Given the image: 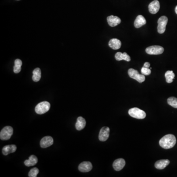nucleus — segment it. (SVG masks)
Wrapping results in <instances>:
<instances>
[{"mask_svg": "<svg viewBox=\"0 0 177 177\" xmlns=\"http://www.w3.org/2000/svg\"><path fill=\"white\" fill-rule=\"evenodd\" d=\"M170 163V161L168 159H162L157 161L155 163V168L158 169H163Z\"/></svg>", "mask_w": 177, "mask_h": 177, "instance_id": "obj_17", "label": "nucleus"}, {"mask_svg": "<svg viewBox=\"0 0 177 177\" xmlns=\"http://www.w3.org/2000/svg\"><path fill=\"white\" fill-rule=\"evenodd\" d=\"M176 140L175 136L173 134H167L163 136L159 140V145L163 149H169L172 148L176 144Z\"/></svg>", "mask_w": 177, "mask_h": 177, "instance_id": "obj_1", "label": "nucleus"}, {"mask_svg": "<svg viewBox=\"0 0 177 177\" xmlns=\"http://www.w3.org/2000/svg\"><path fill=\"white\" fill-rule=\"evenodd\" d=\"M16 149V146L15 145H7L3 148L2 152L4 155H7L11 153H14Z\"/></svg>", "mask_w": 177, "mask_h": 177, "instance_id": "obj_16", "label": "nucleus"}, {"mask_svg": "<svg viewBox=\"0 0 177 177\" xmlns=\"http://www.w3.org/2000/svg\"><path fill=\"white\" fill-rule=\"evenodd\" d=\"M167 102L169 105L174 108H177V99L175 97H170L167 99Z\"/></svg>", "mask_w": 177, "mask_h": 177, "instance_id": "obj_24", "label": "nucleus"}, {"mask_svg": "<svg viewBox=\"0 0 177 177\" xmlns=\"http://www.w3.org/2000/svg\"><path fill=\"white\" fill-rule=\"evenodd\" d=\"M126 165V161L125 159L123 158H119V159H116L114 162H113V168L116 171H119L125 167Z\"/></svg>", "mask_w": 177, "mask_h": 177, "instance_id": "obj_13", "label": "nucleus"}, {"mask_svg": "<svg viewBox=\"0 0 177 177\" xmlns=\"http://www.w3.org/2000/svg\"><path fill=\"white\" fill-rule=\"evenodd\" d=\"M86 124L85 119L82 117H79L77 118V122L75 124L76 128L77 130H81L85 127Z\"/></svg>", "mask_w": 177, "mask_h": 177, "instance_id": "obj_19", "label": "nucleus"}, {"mask_svg": "<svg viewBox=\"0 0 177 177\" xmlns=\"http://www.w3.org/2000/svg\"><path fill=\"white\" fill-rule=\"evenodd\" d=\"M128 74L130 78L136 80V81H137L140 83L145 81V77L144 75L142 74L140 75L138 71L135 69H133V68H130L128 69Z\"/></svg>", "mask_w": 177, "mask_h": 177, "instance_id": "obj_5", "label": "nucleus"}, {"mask_svg": "<svg viewBox=\"0 0 177 177\" xmlns=\"http://www.w3.org/2000/svg\"><path fill=\"white\" fill-rule=\"evenodd\" d=\"M18 1H19V0H18Z\"/></svg>", "mask_w": 177, "mask_h": 177, "instance_id": "obj_29", "label": "nucleus"}, {"mask_svg": "<svg viewBox=\"0 0 177 177\" xmlns=\"http://www.w3.org/2000/svg\"><path fill=\"white\" fill-rule=\"evenodd\" d=\"M38 159L37 157L35 155H32L29 157V159H27L24 161V164L26 166L29 167L34 166L37 163Z\"/></svg>", "mask_w": 177, "mask_h": 177, "instance_id": "obj_20", "label": "nucleus"}, {"mask_svg": "<svg viewBox=\"0 0 177 177\" xmlns=\"http://www.w3.org/2000/svg\"><path fill=\"white\" fill-rule=\"evenodd\" d=\"M141 73L144 75H149L151 73V69L143 67L141 69Z\"/></svg>", "mask_w": 177, "mask_h": 177, "instance_id": "obj_26", "label": "nucleus"}, {"mask_svg": "<svg viewBox=\"0 0 177 177\" xmlns=\"http://www.w3.org/2000/svg\"><path fill=\"white\" fill-rule=\"evenodd\" d=\"M39 173V170L38 168H36V167L32 168L31 170L29 171L28 174L29 177H36Z\"/></svg>", "mask_w": 177, "mask_h": 177, "instance_id": "obj_25", "label": "nucleus"}, {"mask_svg": "<svg viewBox=\"0 0 177 177\" xmlns=\"http://www.w3.org/2000/svg\"><path fill=\"white\" fill-rule=\"evenodd\" d=\"M150 67V63H148V62H146L144 64V67L145 68H149Z\"/></svg>", "mask_w": 177, "mask_h": 177, "instance_id": "obj_27", "label": "nucleus"}, {"mask_svg": "<svg viewBox=\"0 0 177 177\" xmlns=\"http://www.w3.org/2000/svg\"><path fill=\"white\" fill-rule=\"evenodd\" d=\"M115 59L117 61L125 60L127 62L130 61V57L126 52H117L115 54Z\"/></svg>", "mask_w": 177, "mask_h": 177, "instance_id": "obj_15", "label": "nucleus"}, {"mask_svg": "<svg viewBox=\"0 0 177 177\" xmlns=\"http://www.w3.org/2000/svg\"><path fill=\"white\" fill-rule=\"evenodd\" d=\"M167 22L168 18L165 16H162L158 19V33H163L165 32Z\"/></svg>", "mask_w": 177, "mask_h": 177, "instance_id": "obj_6", "label": "nucleus"}, {"mask_svg": "<svg viewBox=\"0 0 177 177\" xmlns=\"http://www.w3.org/2000/svg\"><path fill=\"white\" fill-rule=\"evenodd\" d=\"M22 65V61L20 59H16L14 62V66L13 68V71L15 73H18L20 72L21 70V66Z\"/></svg>", "mask_w": 177, "mask_h": 177, "instance_id": "obj_22", "label": "nucleus"}, {"mask_svg": "<svg viewBox=\"0 0 177 177\" xmlns=\"http://www.w3.org/2000/svg\"><path fill=\"white\" fill-rule=\"evenodd\" d=\"M13 128L10 126H7L2 129L0 132V138L1 140H8L13 134Z\"/></svg>", "mask_w": 177, "mask_h": 177, "instance_id": "obj_4", "label": "nucleus"}, {"mask_svg": "<svg viewBox=\"0 0 177 177\" xmlns=\"http://www.w3.org/2000/svg\"><path fill=\"white\" fill-rule=\"evenodd\" d=\"M110 129L109 127H104L100 130L99 134V140L101 141H106L109 138Z\"/></svg>", "mask_w": 177, "mask_h": 177, "instance_id": "obj_8", "label": "nucleus"}, {"mask_svg": "<svg viewBox=\"0 0 177 177\" xmlns=\"http://www.w3.org/2000/svg\"><path fill=\"white\" fill-rule=\"evenodd\" d=\"M166 81L168 83H171L173 81L175 78V74L173 71H167L165 74Z\"/></svg>", "mask_w": 177, "mask_h": 177, "instance_id": "obj_23", "label": "nucleus"}, {"mask_svg": "<svg viewBox=\"0 0 177 177\" xmlns=\"http://www.w3.org/2000/svg\"><path fill=\"white\" fill-rule=\"evenodd\" d=\"M128 114L131 117L137 119H143L146 116L145 111L136 107L130 109L128 111Z\"/></svg>", "mask_w": 177, "mask_h": 177, "instance_id": "obj_2", "label": "nucleus"}, {"mask_svg": "<svg viewBox=\"0 0 177 177\" xmlns=\"http://www.w3.org/2000/svg\"><path fill=\"white\" fill-rule=\"evenodd\" d=\"M54 140L52 137L50 136L44 137L40 142V145L43 148H46L51 146L53 144Z\"/></svg>", "mask_w": 177, "mask_h": 177, "instance_id": "obj_9", "label": "nucleus"}, {"mask_svg": "<svg viewBox=\"0 0 177 177\" xmlns=\"http://www.w3.org/2000/svg\"><path fill=\"white\" fill-rule=\"evenodd\" d=\"M50 108V103L48 102H43L36 105L35 111L37 114H43L49 110Z\"/></svg>", "mask_w": 177, "mask_h": 177, "instance_id": "obj_3", "label": "nucleus"}, {"mask_svg": "<svg viewBox=\"0 0 177 177\" xmlns=\"http://www.w3.org/2000/svg\"><path fill=\"white\" fill-rule=\"evenodd\" d=\"M107 20L109 26L114 27L117 26L121 23V20L118 16H109L107 18Z\"/></svg>", "mask_w": 177, "mask_h": 177, "instance_id": "obj_11", "label": "nucleus"}, {"mask_svg": "<svg viewBox=\"0 0 177 177\" xmlns=\"http://www.w3.org/2000/svg\"><path fill=\"white\" fill-rule=\"evenodd\" d=\"M146 24V20L145 19L144 17L141 15H139L136 17L135 20L134 26L136 28H139Z\"/></svg>", "mask_w": 177, "mask_h": 177, "instance_id": "obj_14", "label": "nucleus"}, {"mask_svg": "<svg viewBox=\"0 0 177 177\" xmlns=\"http://www.w3.org/2000/svg\"><path fill=\"white\" fill-rule=\"evenodd\" d=\"M164 50V48L162 46L154 45L147 48L146 52L150 55H159L162 54Z\"/></svg>", "mask_w": 177, "mask_h": 177, "instance_id": "obj_7", "label": "nucleus"}, {"mask_svg": "<svg viewBox=\"0 0 177 177\" xmlns=\"http://www.w3.org/2000/svg\"><path fill=\"white\" fill-rule=\"evenodd\" d=\"M160 9V4L158 0L151 2L149 5V10L151 14H156Z\"/></svg>", "mask_w": 177, "mask_h": 177, "instance_id": "obj_10", "label": "nucleus"}, {"mask_svg": "<svg viewBox=\"0 0 177 177\" xmlns=\"http://www.w3.org/2000/svg\"><path fill=\"white\" fill-rule=\"evenodd\" d=\"M92 166L90 162L84 161L79 164L78 169L82 172H88L92 169Z\"/></svg>", "mask_w": 177, "mask_h": 177, "instance_id": "obj_12", "label": "nucleus"}, {"mask_svg": "<svg viewBox=\"0 0 177 177\" xmlns=\"http://www.w3.org/2000/svg\"><path fill=\"white\" fill-rule=\"evenodd\" d=\"M33 80L35 82H38L40 81L41 78V71L40 68H36L34 69L33 72Z\"/></svg>", "mask_w": 177, "mask_h": 177, "instance_id": "obj_21", "label": "nucleus"}, {"mask_svg": "<svg viewBox=\"0 0 177 177\" xmlns=\"http://www.w3.org/2000/svg\"><path fill=\"white\" fill-rule=\"evenodd\" d=\"M175 12H176V14H177V5L176 7V8H175Z\"/></svg>", "mask_w": 177, "mask_h": 177, "instance_id": "obj_28", "label": "nucleus"}, {"mask_svg": "<svg viewBox=\"0 0 177 177\" xmlns=\"http://www.w3.org/2000/svg\"><path fill=\"white\" fill-rule=\"evenodd\" d=\"M109 46L114 50H117L120 48L122 45V43L119 40L117 39H113L109 41Z\"/></svg>", "mask_w": 177, "mask_h": 177, "instance_id": "obj_18", "label": "nucleus"}]
</instances>
